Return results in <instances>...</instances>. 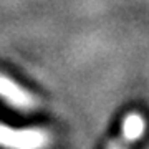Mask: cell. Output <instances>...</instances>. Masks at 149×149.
I'll return each mask as SVG.
<instances>
[{
	"instance_id": "1",
	"label": "cell",
	"mask_w": 149,
	"mask_h": 149,
	"mask_svg": "<svg viewBox=\"0 0 149 149\" xmlns=\"http://www.w3.org/2000/svg\"><path fill=\"white\" fill-rule=\"evenodd\" d=\"M52 143L45 129H17L0 124V146L5 149H47Z\"/></svg>"
},
{
	"instance_id": "2",
	"label": "cell",
	"mask_w": 149,
	"mask_h": 149,
	"mask_svg": "<svg viewBox=\"0 0 149 149\" xmlns=\"http://www.w3.org/2000/svg\"><path fill=\"white\" fill-rule=\"evenodd\" d=\"M144 131H146V119L143 114L138 111L128 113L123 119L119 136L113 139L106 149H131V146L143 136Z\"/></svg>"
},
{
	"instance_id": "3",
	"label": "cell",
	"mask_w": 149,
	"mask_h": 149,
	"mask_svg": "<svg viewBox=\"0 0 149 149\" xmlns=\"http://www.w3.org/2000/svg\"><path fill=\"white\" fill-rule=\"evenodd\" d=\"M0 96L5 100L8 104L18 108V109H35L38 106V98L27 91L25 88H22L20 85H17L13 80L7 78L3 74H0Z\"/></svg>"
}]
</instances>
